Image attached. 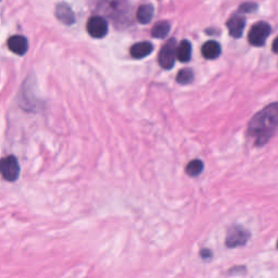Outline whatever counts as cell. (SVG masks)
<instances>
[{"label":"cell","mask_w":278,"mask_h":278,"mask_svg":"<svg viewBox=\"0 0 278 278\" xmlns=\"http://www.w3.org/2000/svg\"><path fill=\"white\" fill-rule=\"evenodd\" d=\"M221 51L222 49L221 46H219V43L214 40L207 41L201 48L202 56L208 60L216 59V58H218V56L221 55Z\"/></svg>","instance_id":"obj_12"},{"label":"cell","mask_w":278,"mask_h":278,"mask_svg":"<svg viewBox=\"0 0 278 278\" xmlns=\"http://www.w3.org/2000/svg\"><path fill=\"white\" fill-rule=\"evenodd\" d=\"M250 239V231L241 225L230 226L226 234L225 244L227 248H238L245 246Z\"/></svg>","instance_id":"obj_3"},{"label":"cell","mask_w":278,"mask_h":278,"mask_svg":"<svg viewBox=\"0 0 278 278\" xmlns=\"http://www.w3.org/2000/svg\"><path fill=\"white\" fill-rule=\"evenodd\" d=\"M277 249H278V240H277Z\"/></svg>","instance_id":"obj_21"},{"label":"cell","mask_w":278,"mask_h":278,"mask_svg":"<svg viewBox=\"0 0 278 278\" xmlns=\"http://www.w3.org/2000/svg\"><path fill=\"white\" fill-rule=\"evenodd\" d=\"M87 32L94 38H104L108 34V22L100 16L91 17L87 22Z\"/></svg>","instance_id":"obj_7"},{"label":"cell","mask_w":278,"mask_h":278,"mask_svg":"<svg viewBox=\"0 0 278 278\" xmlns=\"http://www.w3.org/2000/svg\"><path fill=\"white\" fill-rule=\"evenodd\" d=\"M273 51H274V53L278 54V37L273 42Z\"/></svg>","instance_id":"obj_20"},{"label":"cell","mask_w":278,"mask_h":278,"mask_svg":"<svg viewBox=\"0 0 278 278\" xmlns=\"http://www.w3.org/2000/svg\"><path fill=\"white\" fill-rule=\"evenodd\" d=\"M192 57V45L188 40H182L177 46L176 58L180 62H188Z\"/></svg>","instance_id":"obj_14"},{"label":"cell","mask_w":278,"mask_h":278,"mask_svg":"<svg viewBox=\"0 0 278 278\" xmlns=\"http://www.w3.org/2000/svg\"><path fill=\"white\" fill-rule=\"evenodd\" d=\"M200 257L203 261H209L213 257V253L210 250V249H202L200 251Z\"/></svg>","instance_id":"obj_19"},{"label":"cell","mask_w":278,"mask_h":278,"mask_svg":"<svg viewBox=\"0 0 278 278\" xmlns=\"http://www.w3.org/2000/svg\"><path fill=\"white\" fill-rule=\"evenodd\" d=\"M194 80V72L190 69H182L178 72L176 76V82L181 85L190 84Z\"/></svg>","instance_id":"obj_17"},{"label":"cell","mask_w":278,"mask_h":278,"mask_svg":"<svg viewBox=\"0 0 278 278\" xmlns=\"http://www.w3.org/2000/svg\"><path fill=\"white\" fill-rule=\"evenodd\" d=\"M97 11L110 18L116 26H124L130 22V6L128 0H92Z\"/></svg>","instance_id":"obj_2"},{"label":"cell","mask_w":278,"mask_h":278,"mask_svg":"<svg viewBox=\"0 0 278 278\" xmlns=\"http://www.w3.org/2000/svg\"><path fill=\"white\" fill-rule=\"evenodd\" d=\"M226 25H227L228 32H229L231 37L239 38L243 36V33H244L245 26H246V19L238 13V14H235L234 17H231L227 21Z\"/></svg>","instance_id":"obj_8"},{"label":"cell","mask_w":278,"mask_h":278,"mask_svg":"<svg viewBox=\"0 0 278 278\" xmlns=\"http://www.w3.org/2000/svg\"><path fill=\"white\" fill-rule=\"evenodd\" d=\"M56 17L61 23L65 25H72L75 23V14L67 4H59L56 8Z\"/></svg>","instance_id":"obj_9"},{"label":"cell","mask_w":278,"mask_h":278,"mask_svg":"<svg viewBox=\"0 0 278 278\" xmlns=\"http://www.w3.org/2000/svg\"><path fill=\"white\" fill-rule=\"evenodd\" d=\"M171 30V24L167 21H161L152 28V36L155 38H165Z\"/></svg>","instance_id":"obj_15"},{"label":"cell","mask_w":278,"mask_h":278,"mask_svg":"<svg viewBox=\"0 0 278 278\" xmlns=\"http://www.w3.org/2000/svg\"><path fill=\"white\" fill-rule=\"evenodd\" d=\"M8 47L13 54L19 56H24L28 48V41L24 36H21V35L11 36V37L8 39Z\"/></svg>","instance_id":"obj_10"},{"label":"cell","mask_w":278,"mask_h":278,"mask_svg":"<svg viewBox=\"0 0 278 278\" xmlns=\"http://www.w3.org/2000/svg\"><path fill=\"white\" fill-rule=\"evenodd\" d=\"M270 25L266 22H258L257 24H254L250 32H249V41H250L251 45L261 47L265 43L267 37L270 34Z\"/></svg>","instance_id":"obj_6"},{"label":"cell","mask_w":278,"mask_h":278,"mask_svg":"<svg viewBox=\"0 0 278 278\" xmlns=\"http://www.w3.org/2000/svg\"><path fill=\"white\" fill-rule=\"evenodd\" d=\"M153 7L151 5H143L139 7V9L137 10L136 18L139 23L142 24H148L151 22L153 18Z\"/></svg>","instance_id":"obj_13"},{"label":"cell","mask_w":278,"mask_h":278,"mask_svg":"<svg viewBox=\"0 0 278 278\" xmlns=\"http://www.w3.org/2000/svg\"><path fill=\"white\" fill-rule=\"evenodd\" d=\"M153 50V46L148 41L137 42L130 48V56L135 59H143V58L149 56Z\"/></svg>","instance_id":"obj_11"},{"label":"cell","mask_w":278,"mask_h":278,"mask_svg":"<svg viewBox=\"0 0 278 278\" xmlns=\"http://www.w3.org/2000/svg\"><path fill=\"white\" fill-rule=\"evenodd\" d=\"M0 175L7 181L13 182L20 176L19 161L14 156L5 157L0 160Z\"/></svg>","instance_id":"obj_4"},{"label":"cell","mask_w":278,"mask_h":278,"mask_svg":"<svg viewBox=\"0 0 278 278\" xmlns=\"http://www.w3.org/2000/svg\"><path fill=\"white\" fill-rule=\"evenodd\" d=\"M278 127V102L270 104L255 114L249 123L248 134L257 146L265 145Z\"/></svg>","instance_id":"obj_1"},{"label":"cell","mask_w":278,"mask_h":278,"mask_svg":"<svg viewBox=\"0 0 278 278\" xmlns=\"http://www.w3.org/2000/svg\"><path fill=\"white\" fill-rule=\"evenodd\" d=\"M176 50H177V42L175 38H171L167 40L164 46L161 49L159 54V64L164 70H170L174 67L175 59H176Z\"/></svg>","instance_id":"obj_5"},{"label":"cell","mask_w":278,"mask_h":278,"mask_svg":"<svg viewBox=\"0 0 278 278\" xmlns=\"http://www.w3.org/2000/svg\"><path fill=\"white\" fill-rule=\"evenodd\" d=\"M258 9L257 4L254 3H246L240 6L239 13H252Z\"/></svg>","instance_id":"obj_18"},{"label":"cell","mask_w":278,"mask_h":278,"mask_svg":"<svg viewBox=\"0 0 278 278\" xmlns=\"http://www.w3.org/2000/svg\"><path fill=\"white\" fill-rule=\"evenodd\" d=\"M204 164L201 160H193L186 166V173L190 177H196L200 175L203 171Z\"/></svg>","instance_id":"obj_16"}]
</instances>
